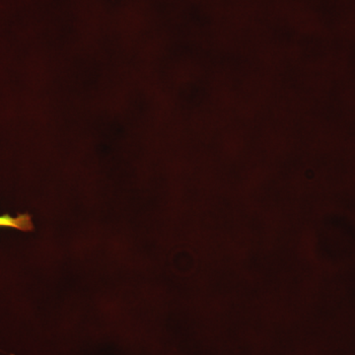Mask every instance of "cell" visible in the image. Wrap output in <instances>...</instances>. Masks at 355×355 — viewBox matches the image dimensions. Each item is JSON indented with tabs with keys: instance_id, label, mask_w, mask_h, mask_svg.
<instances>
[{
	"instance_id": "6da1fadb",
	"label": "cell",
	"mask_w": 355,
	"mask_h": 355,
	"mask_svg": "<svg viewBox=\"0 0 355 355\" xmlns=\"http://www.w3.org/2000/svg\"><path fill=\"white\" fill-rule=\"evenodd\" d=\"M0 227L13 228L24 231V232H29L33 230L34 226H33L31 216L28 214H19L16 217L4 214V216H0Z\"/></svg>"
}]
</instances>
